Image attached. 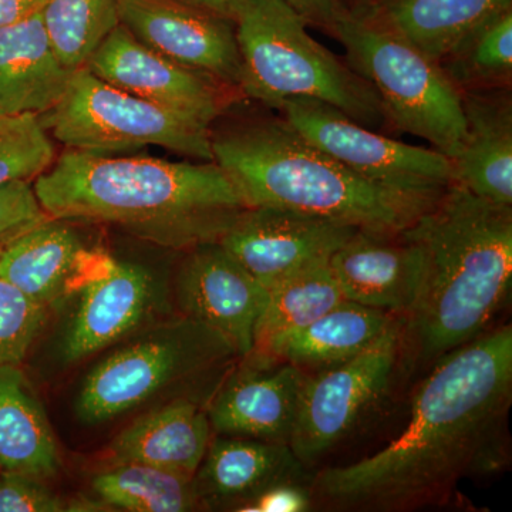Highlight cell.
<instances>
[{"mask_svg":"<svg viewBox=\"0 0 512 512\" xmlns=\"http://www.w3.org/2000/svg\"><path fill=\"white\" fill-rule=\"evenodd\" d=\"M208 414L197 404L178 400L148 413L111 444L117 463H141L194 477L210 446Z\"/></svg>","mask_w":512,"mask_h":512,"instance_id":"22","label":"cell"},{"mask_svg":"<svg viewBox=\"0 0 512 512\" xmlns=\"http://www.w3.org/2000/svg\"><path fill=\"white\" fill-rule=\"evenodd\" d=\"M84 252L72 227L46 218L0 248V278L47 308L77 281Z\"/></svg>","mask_w":512,"mask_h":512,"instance_id":"21","label":"cell"},{"mask_svg":"<svg viewBox=\"0 0 512 512\" xmlns=\"http://www.w3.org/2000/svg\"><path fill=\"white\" fill-rule=\"evenodd\" d=\"M357 231L301 212L245 208L218 244L266 289L308 266L329 261Z\"/></svg>","mask_w":512,"mask_h":512,"instance_id":"11","label":"cell"},{"mask_svg":"<svg viewBox=\"0 0 512 512\" xmlns=\"http://www.w3.org/2000/svg\"><path fill=\"white\" fill-rule=\"evenodd\" d=\"M37 117L67 150L113 154L154 146L214 161L210 126L104 82L86 66L74 70L60 100Z\"/></svg>","mask_w":512,"mask_h":512,"instance_id":"7","label":"cell"},{"mask_svg":"<svg viewBox=\"0 0 512 512\" xmlns=\"http://www.w3.org/2000/svg\"><path fill=\"white\" fill-rule=\"evenodd\" d=\"M345 301L403 318L412 308L421 276V252L402 235L357 229L329 258Z\"/></svg>","mask_w":512,"mask_h":512,"instance_id":"17","label":"cell"},{"mask_svg":"<svg viewBox=\"0 0 512 512\" xmlns=\"http://www.w3.org/2000/svg\"><path fill=\"white\" fill-rule=\"evenodd\" d=\"M197 473L198 500L239 508L276 484L303 483V464L288 444L247 437L210 443Z\"/></svg>","mask_w":512,"mask_h":512,"instance_id":"19","label":"cell"},{"mask_svg":"<svg viewBox=\"0 0 512 512\" xmlns=\"http://www.w3.org/2000/svg\"><path fill=\"white\" fill-rule=\"evenodd\" d=\"M55 436L19 366H0V470L47 478L59 470Z\"/></svg>","mask_w":512,"mask_h":512,"instance_id":"24","label":"cell"},{"mask_svg":"<svg viewBox=\"0 0 512 512\" xmlns=\"http://www.w3.org/2000/svg\"><path fill=\"white\" fill-rule=\"evenodd\" d=\"M512 0H392L382 25L440 63L488 20L511 10Z\"/></svg>","mask_w":512,"mask_h":512,"instance_id":"25","label":"cell"},{"mask_svg":"<svg viewBox=\"0 0 512 512\" xmlns=\"http://www.w3.org/2000/svg\"><path fill=\"white\" fill-rule=\"evenodd\" d=\"M104 82L211 126L224 107L218 80L168 59L116 26L86 64Z\"/></svg>","mask_w":512,"mask_h":512,"instance_id":"13","label":"cell"},{"mask_svg":"<svg viewBox=\"0 0 512 512\" xmlns=\"http://www.w3.org/2000/svg\"><path fill=\"white\" fill-rule=\"evenodd\" d=\"M443 60H448V76L460 82H484L511 74V10L495 16L471 32Z\"/></svg>","mask_w":512,"mask_h":512,"instance_id":"29","label":"cell"},{"mask_svg":"<svg viewBox=\"0 0 512 512\" xmlns=\"http://www.w3.org/2000/svg\"><path fill=\"white\" fill-rule=\"evenodd\" d=\"M285 121L323 153L355 173L409 190L441 191L453 184L450 158L377 134L328 103L286 100Z\"/></svg>","mask_w":512,"mask_h":512,"instance_id":"10","label":"cell"},{"mask_svg":"<svg viewBox=\"0 0 512 512\" xmlns=\"http://www.w3.org/2000/svg\"><path fill=\"white\" fill-rule=\"evenodd\" d=\"M33 191L49 218L109 222L171 248L220 241L247 208L215 161L67 150L33 180Z\"/></svg>","mask_w":512,"mask_h":512,"instance_id":"2","label":"cell"},{"mask_svg":"<svg viewBox=\"0 0 512 512\" xmlns=\"http://www.w3.org/2000/svg\"><path fill=\"white\" fill-rule=\"evenodd\" d=\"M330 28L353 70L379 96L384 114L454 160L466 141V113L463 96L439 63L382 23L343 10Z\"/></svg>","mask_w":512,"mask_h":512,"instance_id":"6","label":"cell"},{"mask_svg":"<svg viewBox=\"0 0 512 512\" xmlns=\"http://www.w3.org/2000/svg\"><path fill=\"white\" fill-rule=\"evenodd\" d=\"M181 2L188 3V5L195 6V8L208 10V12L234 22L242 0H181Z\"/></svg>","mask_w":512,"mask_h":512,"instance_id":"37","label":"cell"},{"mask_svg":"<svg viewBox=\"0 0 512 512\" xmlns=\"http://www.w3.org/2000/svg\"><path fill=\"white\" fill-rule=\"evenodd\" d=\"M101 500L131 512H184L198 500L194 477L141 463H119L94 478Z\"/></svg>","mask_w":512,"mask_h":512,"instance_id":"27","label":"cell"},{"mask_svg":"<svg viewBox=\"0 0 512 512\" xmlns=\"http://www.w3.org/2000/svg\"><path fill=\"white\" fill-rule=\"evenodd\" d=\"M212 153L247 208H282L377 234L399 235L446 190H409L363 177L285 119L212 133Z\"/></svg>","mask_w":512,"mask_h":512,"instance_id":"4","label":"cell"},{"mask_svg":"<svg viewBox=\"0 0 512 512\" xmlns=\"http://www.w3.org/2000/svg\"><path fill=\"white\" fill-rule=\"evenodd\" d=\"M241 87L269 107L315 99L363 126H377L384 110L373 87L316 42L306 22L284 0H242L234 20Z\"/></svg>","mask_w":512,"mask_h":512,"instance_id":"5","label":"cell"},{"mask_svg":"<svg viewBox=\"0 0 512 512\" xmlns=\"http://www.w3.org/2000/svg\"><path fill=\"white\" fill-rule=\"evenodd\" d=\"M345 301L329 261L308 266L268 289L256 322L252 357H265L276 343L306 328Z\"/></svg>","mask_w":512,"mask_h":512,"instance_id":"26","label":"cell"},{"mask_svg":"<svg viewBox=\"0 0 512 512\" xmlns=\"http://www.w3.org/2000/svg\"><path fill=\"white\" fill-rule=\"evenodd\" d=\"M0 117H2V114H0Z\"/></svg>","mask_w":512,"mask_h":512,"instance_id":"38","label":"cell"},{"mask_svg":"<svg viewBox=\"0 0 512 512\" xmlns=\"http://www.w3.org/2000/svg\"><path fill=\"white\" fill-rule=\"evenodd\" d=\"M247 359L249 365L231 373L212 399L211 427L225 436L289 446L306 373L282 360Z\"/></svg>","mask_w":512,"mask_h":512,"instance_id":"15","label":"cell"},{"mask_svg":"<svg viewBox=\"0 0 512 512\" xmlns=\"http://www.w3.org/2000/svg\"><path fill=\"white\" fill-rule=\"evenodd\" d=\"M46 0H0V28L26 19L43 8Z\"/></svg>","mask_w":512,"mask_h":512,"instance_id":"36","label":"cell"},{"mask_svg":"<svg viewBox=\"0 0 512 512\" xmlns=\"http://www.w3.org/2000/svg\"><path fill=\"white\" fill-rule=\"evenodd\" d=\"M232 355L237 352L227 340L188 319L165 336L141 340L94 367L77 400V413L86 423L114 419L146 402L164 384Z\"/></svg>","mask_w":512,"mask_h":512,"instance_id":"9","label":"cell"},{"mask_svg":"<svg viewBox=\"0 0 512 512\" xmlns=\"http://www.w3.org/2000/svg\"><path fill=\"white\" fill-rule=\"evenodd\" d=\"M400 235L421 252L419 291L402 318V365L430 369L487 332L507 301L512 211L450 184Z\"/></svg>","mask_w":512,"mask_h":512,"instance_id":"3","label":"cell"},{"mask_svg":"<svg viewBox=\"0 0 512 512\" xmlns=\"http://www.w3.org/2000/svg\"><path fill=\"white\" fill-rule=\"evenodd\" d=\"M402 318L390 323L365 350L339 365L306 375L289 447L303 464H313L355 430L389 392L402 366Z\"/></svg>","mask_w":512,"mask_h":512,"instance_id":"8","label":"cell"},{"mask_svg":"<svg viewBox=\"0 0 512 512\" xmlns=\"http://www.w3.org/2000/svg\"><path fill=\"white\" fill-rule=\"evenodd\" d=\"M120 25L174 62L239 86L235 23L181 0H119Z\"/></svg>","mask_w":512,"mask_h":512,"instance_id":"12","label":"cell"},{"mask_svg":"<svg viewBox=\"0 0 512 512\" xmlns=\"http://www.w3.org/2000/svg\"><path fill=\"white\" fill-rule=\"evenodd\" d=\"M311 490L302 481L276 484L252 498L239 511L244 512H305L312 510Z\"/></svg>","mask_w":512,"mask_h":512,"instance_id":"34","label":"cell"},{"mask_svg":"<svg viewBox=\"0 0 512 512\" xmlns=\"http://www.w3.org/2000/svg\"><path fill=\"white\" fill-rule=\"evenodd\" d=\"M32 181H15L0 187V248L26 229L45 221Z\"/></svg>","mask_w":512,"mask_h":512,"instance_id":"32","label":"cell"},{"mask_svg":"<svg viewBox=\"0 0 512 512\" xmlns=\"http://www.w3.org/2000/svg\"><path fill=\"white\" fill-rule=\"evenodd\" d=\"M84 292L64 343V356L77 362L136 328L153 296V278L141 266L84 252Z\"/></svg>","mask_w":512,"mask_h":512,"instance_id":"16","label":"cell"},{"mask_svg":"<svg viewBox=\"0 0 512 512\" xmlns=\"http://www.w3.org/2000/svg\"><path fill=\"white\" fill-rule=\"evenodd\" d=\"M306 23L332 26L342 9L338 0H284Z\"/></svg>","mask_w":512,"mask_h":512,"instance_id":"35","label":"cell"},{"mask_svg":"<svg viewBox=\"0 0 512 512\" xmlns=\"http://www.w3.org/2000/svg\"><path fill=\"white\" fill-rule=\"evenodd\" d=\"M74 70L53 49L37 10L0 28V114L40 116L63 96Z\"/></svg>","mask_w":512,"mask_h":512,"instance_id":"18","label":"cell"},{"mask_svg":"<svg viewBox=\"0 0 512 512\" xmlns=\"http://www.w3.org/2000/svg\"><path fill=\"white\" fill-rule=\"evenodd\" d=\"M467 137L453 164V184L494 204H512L511 104L501 97H463Z\"/></svg>","mask_w":512,"mask_h":512,"instance_id":"20","label":"cell"},{"mask_svg":"<svg viewBox=\"0 0 512 512\" xmlns=\"http://www.w3.org/2000/svg\"><path fill=\"white\" fill-rule=\"evenodd\" d=\"M46 320L40 305L0 278V366H19Z\"/></svg>","mask_w":512,"mask_h":512,"instance_id":"31","label":"cell"},{"mask_svg":"<svg viewBox=\"0 0 512 512\" xmlns=\"http://www.w3.org/2000/svg\"><path fill=\"white\" fill-rule=\"evenodd\" d=\"M64 505L39 478L0 470V512H59Z\"/></svg>","mask_w":512,"mask_h":512,"instance_id":"33","label":"cell"},{"mask_svg":"<svg viewBox=\"0 0 512 512\" xmlns=\"http://www.w3.org/2000/svg\"><path fill=\"white\" fill-rule=\"evenodd\" d=\"M55 161V147L33 114L0 117V187L33 181Z\"/></svg>","mask_w":512,"mask_h":512,"instance_id":"30","label":"cell"},{"mask_svg":"<svg viewBox=\"0 0 512 512\" xmlns=\"http://www.w3.org/2000/svg\"><path fill=\"white\" fill-rule=\"evenodd\" d=\"M178 296L188 319L214 330L238 356L251 355L268 289L218 242L198 245L188 256L178 276Z\"/></svg>","mask_w":512,"mask_h":512,"instance_id":"14","label":"cell"},{"mask_svg":"<svg viewBox=\"0 0 512 512\" xmlns=\"http://www.w3.org/2000/svg\"><path fill=\"white\" fill-rule=\"evenodd\" d=\"M394 319L392 313L343 301L311 325L276 343L268 355L256 359L282 360L311 375L365 350Z\"/></svg>","mask_w":512,"mask_h":512,"instance_id":"23","label":"cell"},{"mask_svg":"<svg viewBox=\"0 0 512 512\" xmlns=\"http://www.w3.org/2000/svg\"><path fill=\"white\" fill-rule=\"evenodd\" d=\"M512 328L487 330L430 367L399 437L355 464L313 478V507L409 512L439 507L474 474L507 463Z\"/></svg>","mask_w":512,"mask_h":512,"instance_id":"1","label":"cell"},{"mask_svg":"<svg viewBox=\"0 0 512 512\" xmlns=\"http://www.w3.org/2000/svg\"><path fill=\"white\" fill-rule=\"evenodd\" d=\"M40 12L56 55L70 70L86 66L120 25L119 0H46Z\"/></svg>","mask_w":512,"mask_h":512,"instance_id":"28","label":"cell"}]
</instances>
